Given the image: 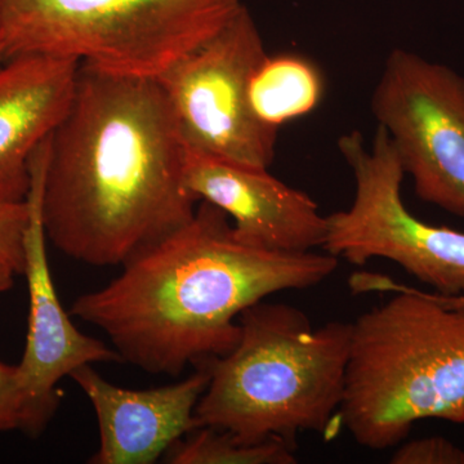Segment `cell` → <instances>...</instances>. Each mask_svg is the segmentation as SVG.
<instances>
[{
    "label": "cell",
    "mask_w": 464,
    "mask_h": 464,
    "mask_svg": "<svg viewBox=\"0 0 464 464\" xmlns=\"http://www.w3.org/2000/svg\"><path fill=\"white\" fill-rule=\"evenodd\" d=\"M29 204L0 200V255L14 266L17 275L25 270V237Z\"/></svg>",
    "instance_id": "9a60e30c"
},
{
    "label": "cell",
    "mask_w": 464,
    "mask_h": 464,
    "mask_svg": "<svg viewBox=\"0 0 464 464\" xmlns=\"http://www.w3.org/2000/svg\"><path fill=\"white\" fill-rule=\"evenodd\" d=\"M5 60H7V57H5V47H3V43L0 41V65H2Z\"/></svg>",
    "instance_id": "d6986e66"
},
{
    "label": "cell",
    "mask_w": 464,
    "mask_h": 464,
    "mask_svg": "<svg viewBox=\"0 0 464 464\" xmlns=\"http://www.w3.org/2000/svg\"><path fill=\"white\" fill-rule=\"evenodd\" d=\"M267 52L248 8L168 67L158 82L186 150L259 169L273 164L277 134L250 114L246 88Z\"/></svg>",
    "instance_id": "52a82bcc"
},
{
    "label": "cell",
    "mask_w": 464,
    "mask_h": 464,
    "mask_svg": "<svg viewBox=\"0 0 464 464\" xmlns=\"http://www.w3.org/2000/svg\"><path fill=\"white\" fill-rule=\"evenodd\" d=\"M420 200L464 218V78L406 50L387 57L372 97Z\"/></svg>",
    "instance_id": "ba28073f"
},
{
    "label": "cell",
    "mask_w": 464,
    "mask_h": 464,
    "mask_svg": "<svg viewBox=\"0 0 464 464\" xmlns=\"http://www.w3.org/2000/svg\"><path fill=\"white\" fill-rule=\"evenodd\" d=\"M81 63L21 54L0 65V200L25 201L32 159L65 118Z\"/></svg>",
    "instance_id": "7c38bea8"
},
{
    "label": "cell",
    "mask_w": 464,
    "mask_h": 464,
    "mask_svg": "<svg viewBox=\"0 0 464 464\" xmlns=\"http://www.w3.org/2000/svg\"><path fill=\"white\" fill-rule=\"evenodd\" d=\"M169 464H295V447L279 439L244 441L231 432L199 427L168 449Z\"/></svg>",
    "instance_id": "5bb4252c"
},
{
    "label": "cell",
    "mask_w": 464,
    "mask_h": 464,
    "mask_svg": "<svg viewBox=\"0 0 464 464\" xmlns=\"http://www.w3.org/2000/svg\"><path fill=\"white\" fill-rule=\"evenodd\" d=\"M325 93L320 67L298 53H266L249 76L246 100L257 123L273 132L319 108Z\"/></svg>",
    "instance_id": "4fadbf2b"
},
{
    "label": "cell",
    "mask_w": 464,
    "mask_h": 464,
    "mask_svg": "<svg viewBox=\"0 0 464 464\" xmlns=\"http://www.w3.org/2000/svg\"><path fill=\"white\" fill-rule=\"evenodd\" d=\"M239 324L234 348L200 364L209 382L195 411L198 429L292 445L298 433L334 435L342 424L353 323L315 328L299 308L262 299L241 313Z\"/></svg>",
    "instance_id": "3957f363"
},
{
    "label": "cell",
    "mask_w": 464,
    "mask_h": 464,
    "mask_svg": "<svg viewBox=\"0 0 464 464\" xmlns=\"http://www.w3.org/2000/svg\"><path fill=\"white\" fill-rule=\"evenodd\" d=\"M47 141L32 159V186L26 200L25 270L29 292L26 346L18 365L23 392L21 431L38 438L47 429L61 401L58 383L81 366L121 362L114 348L79 331L70 319L52 279L47 235L43 225L41 190Z\"/></svg>",
    "instance_id": "9c48e42d"
},
{
    "label": "cell",
    "mask_w": 464,
    "mask_h": 464,
    "mask_svg": "<svg viewBox=\"0 0 464 464\" xmlns=\"http://www.w3.org/2000/svg\"><path fill=\"white\" fill-rule=\"evenodd\" d=\"M23 426V392L18 365L0 362V433L21 431Z\"/></svg>",
    "instance_id": "e0dca14e"
},
{
    "label": "cell",
    "mask_w": 464,
    "mask_h": 464,
    "mask_svg": "<svg viewBox=\"0 0 464 464\" xmlns=\"http://www.w3.org/2000/svg\"><path fill=\"white\" fill-rule=\"evenodd\" d=\"M338 266L326 252L248 246L225 212L199 201L188 224L128 259L108 285L79 295L70 315L105 333L121 362L176 377L231 351L246 308L319 285Z\"/></svg>",
    "instance_id": "7a4b0ae2"
},
{
    "label": "cell",
    "mask_w": 464,
    "mask_h": 464,
    "mask_svg": "<svg viewBox=\"0 0 464 464\" xmlns=\"http://www.w3.org/2000/svg\"><path fill=\"white\" fill-rule=\"evenodd\" d=\"M338 148L355 177V198L348 209L326 216L324 252L357 266L387 259L440 295H464V232L411 215L401 195L405 172L386 130L378 125L371 148L359 132L342 136Z\"/></svg>",
    "instance_id": "8992f818"
},
{
    "label": "cell",
    "mask_w": 464,
    "mask_h": 464,
    "mask_svg": "<svg viewBox=\"0 0 464 464\" xmlns=\"http://www.w3.org/2000/svg\"><path fill=\"white\" fill-rule=\"evenodd\" d=\"M186 149L157 78L79 67L74 99L47 143V239L75 261L123 266L188 224Z\"/></svg>",
    "instance_id": "6da1fadb"
},
{
    "label": "cell",
    "mask_w": 464,
    "mask_h": 464,
    "mask_svg": "<svg viewBox=\"0 0 464 464\" xmlns=\"http://www.w3.org/2000/svg\"><path fill=\"white\" fill-rule=\"evenodd\" d=\"M93 406L99 448L92 464H152L177 440L198 429L195 411L209 382L206 365L190 377L148 390L110 383L92 364L70 375Z\"/></svg>",
    "instance_id": "8fae6325"
},
{
    "label": "cell",
    "mask_w": 464,
    "mask_h": 464,
    "mask_svg": "<svg viewBox=\"0 0 464 464\" xmlns=\"http://www.w3.org/2000/svg\"><path fill=\"white\" fill-rule=\"evenodd\" d=\"M353 323L342 424L372 450L401 444L414 423H464V307L415 289Z\"/></svg>",
    "instance_id": "277c9868"
},
{
    "label": "cell",
    "mask_w": 464,
    "mask_h": 464,
    "mask_svg": "<svg viewBox=\"0 0 464 464\" xmlns=\"http://www.w3.org/2000/svg\"><path fill=\"white\" fill-rule=\"evenodd\" d=\"M185 186L198 201L225 212L235 237L248 246L286 253L323 249L326 216L320 215L306 192L280 181L268 169L186 150Z\"/></svg>",
    "instance_id": "30bf717a"
},
{
    "label": "cell",
    "mask_w": 464,
    "mask_h": 464,
    "mask_svg": "<svg viewBox=\"0 0 464 464\" xmlns=\"http://www.w3.org/2000/svg\"><path fill=\"white\" fill-rule=\"evenodd\" d=\"M16 275V270H14L11 262L0 255V293L7 292L12 288Z\"/></svg>",
    "instance_id": "ac0fdd59"
},
{
    "label": "cell",
    "mask_w": 464,
    "mask_h": 464,
    "mask_svg": "<svg viewBox=\"0 0 464 464\" xmlns=\"http://www.w3.org/2000/svg\"><path fill=\"white\" fill-rule=\"evenodd\" d=\"M243 7L241 0H0V41L7 60L48 54L158 78Z\"/></svg>",
    "instance_id": "5b68a950"
},
{
    "label": "cell",
    "mask_w": 464,
    "mask_h": 464,
    "mask_svg": "<svg viewBox=\"0 0 464 464\" xmlns=\"http://www.w3.org/2000/svg\"><path fill=\"white\" fill-rule=\"evenodd\" d=\"M392 464H464V449L442 436L411 440L400 445Z\"/></svg>",
    "instance_id": "2e32d148"
}]
</instances>
